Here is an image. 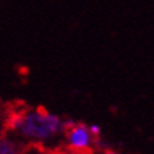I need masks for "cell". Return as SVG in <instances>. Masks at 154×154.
Here are the masks:
<instances>
[{"instance_id": "cell-1", "label": "cell", "mask_w": 154, "mask_h": 154, "mask_svg": "<svg viewBox=\"0 0 154 154\" xmlns=\"http://www.w3.org/2000/svg\"><path fill=\"white\" fill-rule=\"evenodd\" d=\"M19 131L27 139L47 140L58 133H62L61 117L48 112L44 106H38L34 110H26Z\"/></svg>"}, {"instance_id": "cell-2", "label": "cell", "mask_w": 154, "mask_h": 154, "mask_svg": "<svg viewBox=\"0 0 154 154\" xmlns=\"http://www.w3.org/2000/svg\"><path fill=\"white\" fill-rule=\"evenodd\" d=\"M66 141L71 151L78 154H94V137L85 123H76L71 130L66 131Z\"/></svg>"}, {"instance_id": "cell-3", "label": "cell", "mask_w": 154, "mask_h": 154, "mask_svg": "<svg viewBox=\"0 0 154 154\" xmlns=\"http://www.w3.org/2000/svg\"><path fill=\"white\" fill-rule=\"evenodd\" d=\"M0 154H20V149L14 141L2 136L0 137Z\"/></svg>"}, {"instance_id": "cell-4", "label": "cell", "mask_w": 154, "mask_h": 154, "mask_svg": "<svg viewBox=\"0 0 154 154\" xmlns=\"http://www.w3.org/2000/svg\"><path fill=\"white\" fill-rule=\"evenodd\" d=\"M76 123H78V122H75L72 117H65V119H61V129H62V133H66L68 130H71V129H72Z\"/></svg>"}, {"instance_id": "cell-5", "label": "cell", "mask_w": 154, "mask_h": 154, "mask_svg": "<svg viewBox=\"0 0 154 154\" xmlns=\"http://www.w3.org/2000/svg\"><path fill=\"white\" fill-rule=\"evenodd\" d=\"M89 129V133L92 134V137H99L100 136V131H102V129H100V126L99 125H91V126H88Z\"/></svg>"}, {"instance_id": "cell-6", "label": "cell", "mask_w": 154, "mask_h": 154, "mask_svg": "<svg viewBox=\"0 0 154 154\" xmlns=\"http://www.w3.org/2000/svg\"><path fill=\"white\" fill-rule=\"evenodd\" d=\"M103 154H120V153H117V151H115V150L106 149V150H105V151H103Z\"/></svg>"}, {"instance_id": "cell-7", "label": "cell", "mask_w": 154, "mask_h": 154, "mask_svg": "<svg viewBox=\"0 0 154 154\" xmlns=\"http://www.w3.org/2000/svg\"><path fill=\"white\" fill-rule=\"evenodd\" d=\"M62 154H78V153H75V151H71V150H68L66 153H62Z\"/></svg>"}]
</instances>
